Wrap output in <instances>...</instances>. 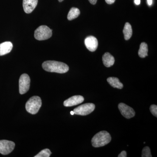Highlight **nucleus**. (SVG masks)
<instances>
[{"label": "nucleus", "mask_w": 157, "mask_h": 157, "mask_svg": "<svg viewBox=\"0 0 157 157\" xmlns=\"http://www.w3.org/2000/svg\"><path fill=\"white\" fill-rule=\"evenodd\" d=\"M42 68L47 72L64 73L67 72L69 67L67 65L62 62L56 61H46L42 63Z\"/></svg>", "instance_id": "obj_1"}, {"label": "nucleus", "mask_w": 157, "mask_h": 157, "mask_svg": "<svg viewBox=\"0 0 157 157\" xmlns=\"http://www.w3.org/2000/svg\"><path fill=\"white\" fill-rule=\"evenodd\" d=\"M111 140L110 134L106 131H103L96 134L92 139L91 142L94 147H99L107 145Z\"/></svg>", "instance_id": "obj_2"}, {"label": "nucleus", "mask_w": 157, "mask_h": 157, "mask_svg": "<svg viewBox=\"0 0 157 157\" xmlns=\"http://www.w3.org/2000/svg\"><path fill=\"white\" fill-rule=\"evenodd\" d=\"M42 106V100L38 96H34L29 99L25 105L27 111L32 114L38 112Z\"/></svg>", "instance_id": "obj_3"}, {"label": "nucleus", "mask_w": 157, "mask_h": 157, "mask_svg": "<svg viewBox=\"0 0 157 157\" xmlns=\"http://www.w3.org/2000/svg\"><path fill=\"white\" fill-rule=\"evenodd\" d=\"M52 30L46 25H41L36 30L34 34L35 39L39 41L49 39L52 36Z\"/></svg>", "instance_id": "obj_4"}, {"label": "nucleus", "mask_w": 157, "mask_h": 157, "mask_svg": "<svg viewBox=\"0 0 157 157\" xmlns=\"http://www.w3.org/2000/svg\"><path fill=\"white\" fill-rule=\"evenodd\" d=\"M95 105L92 103H86L76 107L73 110L74 114L76 115L86 116L88 115L94 111Z\"/></svg>", "instance_id": "obj_5"}, {"label": "nucleus", "mask_w": 157, "mask_h": 157, "mask_svg": "<svg viewBox=\"0 0 157 157\" xmlns=\"http://www.w3.org/2000/svg\"><path fill=\"white\" fill-rule=\"evenodd\" d=\"M30 84V78L27 74H23L20 77L19 80V93L24 94L28 91Z\"/></svg>", "instance_id": "obj_6"}, {"label": "nucleus", "mask_w": 157, "mask_h": 157, "mask_svg": "<svg viewBox=\"0 0 157 157\" xmlns=\"http://www.w3.org/2000/svg\"><path fill=\"white\" fill-rule=\"evenodd\" d=\"M15 144L10 140H0V153L3 155L9 154L13 151Z\"/></svg>", "instance_id": "obj_7"}, {"label": "nucleus", "mask_w": 157, "mask_h": 157, "mask_svg": "<svg viewBox=\"0 0 157 157\" xmlns=\"http://www.w3.org/2000/svg\"><path fill=\"white\" fill-rule=\"evenodd\" d=\"M118 109L123 116L126 118H131L135 115V110L124 103H121L118 104Z\"/></svg>", "instance_id": "obj_8"}, {"label": "nucleus", "mask_w": 157, "mask_h": 157, "mask_svg": "<svg viewBox=\"0 0 157 157\" xmlns=\"http://www.w3.org/2000/svg\"><path fill=\"white\" fill-rule=\"evenodd\" d=\"M84 98L82 96H74L66 100L64 102L63 105L66 107H73L81 104L84 101Z\"/></svg>", "instance_id": "obj_9"}, {"label": "nucleus", "mask_w": 157, "mask_h": 157, "mask_svg": "<svg viewBox=\"0 0 157 157\" xmlns=\"http://www.w3.org/2000/svg\"><path fill=\"white\" fill-rule=\"evenodd\" d=\"M85 45L86 48L91 52H94L98 47V39L93 36H90L86 37L85 39Z\"/></svg>", "instance_id": "obj_10"}, {"label": "nucleus", "mask_w": 157, "mask_h": 157, "mask_svg": "<svg viewBox=\"0 0 157 157\" xmlns=\"http://www.w3.org/2000/svg\"><path fill=\"white\" fill-rule=\"evenodd\" d=\"M38 0H23V7L26 13L29 14L36 7Z\"/></svg>", "instance_id": "obj_11"}, {"label": "nucleus", "mask_w": 157, "mask_h": 157, "mask_svg": "<svg viewBox=\"0 0 157 157\" xmlns=\"http://www.w3.org/2000/svg\"><path fill=\"white\" fill-rule=\"evenodd\" d=\"M13 45L10 42H6L0 44V56L5 55L11 52Z\"/></svg>", "instance_id": "obj_12"}, {"label": "nucleus", "mask_w": 157, "mask_h": 157, "mask_svg": "<svg viewBox=\"0 0 157 157\" xmlns=\"http://www.w3.org/2000/svg\"><path fill=\"white\" fill-rule=\"evenodd\" d=\"M102 60L104 66L107 67H110L114 64L115 59L114 57L109 52H106L103 57Z\"/></svg>", "instance_id": "obj_13"}, {"label": "nucleus", "mask_w": 157, "mask_h": 157, "mask_svg": "<svg viewBox=\"0 0 157 157\" xmlns=\"http://www.w3.org/2000/svg\"><path fill=\"white\" fill-rule=\"evenodd\" d=\"M107 81L112 87L121 89L123 88V84L120 81L119 79L116 77H111L107 78Z\"/></svg>", "instance_id": "obj_14"}, {"label": "nucleus", "mask_w": 157, "mask_h": 157, "mask_svg": "<svg viewBox=\"0 0 157 157\" xmlns=\"http://www.w3.org/2000/svg\"><path fill=\"white\" fill-rule=\"evenodd\" d=\"M123 33L124 39L126 40H128L132 36V27L128 22L126 23L123 29Z\"/></svg>", "instance_id": "obj_15"}, {"label": "nucleus", "mask_w": 157, "mask_h": 157, "mask_svg": "<svg viewBox=\"0 0 157 157\" xmlns=\"http://www.w3.org/2000/svg\"><path fill=\"white\" fill-rule=\"evenodd\" d=\"M148 47L145 42H142L140 45V48L138 51V55L140 58H144L148 56Z\"/></svg>", "instance_id": "obj_16"}, {"label": "nucleus", "mask_w": 157, "mask_h": 157, "mask_svg": "<svg viewBox=\"0 0 157 157\" xmlns=\"http://www.w3.org/2000/svg\"><path fill=\"white\" fill-rule=\"evenodd\" d=\"M80 14V11L77 8L74 7L71 8L68 14V19L70 21L73 20L78 17Z\"/></svg>", "instance_id": "obj_17"}, {"label": "nucleus", "mask_w": 157, "mask_h": 157, "mask_svg": "<svg viewBox=\"0 0 157 157\" xmlns=\"http://www.w3.org/2000/svg\"><path fill=\"white\" fill-rule=\"evenodd\" d=\"M51 154L50 150L48 149H45L36 155L35 157H49Z\"/></svg>", "instance_id": "obj_18"}, {"label": "nucleus", "mask_w": 157, "mask_h": 157, "mask_svg": "<svg viewBox=\"0 0 157 157\" xmlns=\"http://www.w3.org/2000/svg\"><path fill=\"white\" fill-rule=\"evenodd\" d=\"M142 157H151L152 155L151 153L150 149L148 147H145L142 150Z\"/></svg>", "instance_id": "obj_19"}, {"label": "nucleus", "mask_w": 157, "mask_h": 157, "mask_svg": "<svg viewBox=\"0 0 157 157\" xmlns=\"http://www.w3.org/2000/svg\"><path fill=\"white\" fill-rule=\"evenodd\" d=\"M150 110L152 114L154 116L157 117V106L156 105H152L150 107Z\"/></svg>", "instance_id": "obj_20"}, {"label": "nucleus", "mask_w": 157, "mask_h": 157, "mask_svg": "<svg viewBox=\"0 0 157 157\" xmlns=\"http://www.w3.org/2000/svg\"><path fill=\"white\" fill-rule=\"evenodd\" d=\"M118 157H127V152L126 151H123L118 156Z\"/></svg>", "instance_id": "obj_21"}, {"label": "nucleus", "mask_w": 157, "mask_h": 157, "mask_svg": "<svg viewBox=\"0 0 157 157\" xmlns=\"http://www.w3.org/2000/svg\"><path fill=\"white\" fill-rule=\"evenodd\" d=\"M116 0H105V2L109 5H111L115 2Z\"/></svg>", "instance_id": "obj_22"}, {"label": "nucleus", "mask_w": 157, "mask_h": 157, "mask_svg": "<svg viewBox=\"0 0 157 157\" xmlns=\"http://www.w3.org/2000/svg\"><path fill=\"white\" fill-rule=\"evenodd\" d=\"M88 1L92 5H94L97 3L98 0H88Z\"/></svg>", "instance_id": "obj_23"}, {"label": "nucleus", "mask_w": 157, "mask_h": 157, "mask_svg": "<svg viewBox=\"0 0 157 157\" xmlns=\"http://www.w3.org/2000/svg\"><path fill=\"white\" fill-rule=\"evenodd\" d=\"M147 2L148 6H151L153 3V0H147Z\"/></svg>", "instance_id": "obj_24"}, {"label": "nucleus", "mask_w": 157, "mask_h": 157, "mask_svg": "<svg viewBox=\"0 0 157 157\" xmlns=\"http://www.w3.org/2000/svg\"><path fill=\"white\" fill-rule=\"evenodd\" d=\"M135 3L136 5H139L140 3V0H135Z\"/></svg>", "instance_id": "obj_25"}, {"label": "nucleus", "mask_w": 157, "mask_h": 157, "mask_svg": "<svg viewBox=\"0 0 157 157\" xmlns=\"http://www.w3.org/2000/svg\"><path fill=\"white\" fill-rule=\"evenodd\" d=\"M70 114L72 115H74V113L73 112V111H71V112H70Z\"/></svg>", "instance_id": "obj_26"}, {"label": "nucleus", "mask_w": 157, "mask_h": 157, "mask_svg": "<svg viewBox=\"0 0 157 157\" xmlns=\"http://www.w3.org/2000/svg\"><path fill=\"white\" fill-rule=\"evenodd\" d=\"M58 1H59V2H63V0H58Z\"/></svg>", "instance_id": "obj_27"}]
</instances>
